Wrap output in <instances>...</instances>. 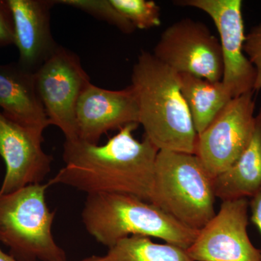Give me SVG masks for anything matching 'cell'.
Listing matches in <instances>:
<instances>
[{
	"mask_svg": "<svg viewBox=\"0 0 261 261\" xmlns=\"http://www.w3.org/2000/svg\"><path fill=\"white\" fill-rule=\"evenodd\" d=\"M138 123L122 127L103 145L65 140L61 168L49 183L86 192L125 194L151 202L159 149L145 137L136 140Z\"/></svg>",
	"mask_w": 261,
	"mask_h": 261,
	"instance_id": "6da1fadb",
	"label": "cell"
},
{
	"mask_svg": "<svg viewBox=\"0 0 261 261\" xmlns=\"http://www.w3.org/2000/svg\"><path fill=\"white\" fill-rule=\"evenodd\" d=\"M139 124L159 150L195 154L197 135L180 88L178 74L148 51H142L132 73Z\"/></svg>",
	"mask_w": 261,
	"mask_h": 261,
	"instance_id": "7a4b0ae2",
	"label": "cell"
},
{
	"mask_svg": "<svg viewBox=\"0 0 261 261\" xmlns=\"http://www.w3.org/2000/svg\"><path fill=\"white\" fill-rule=\"evenodd\" d=\"M82 219L89 234L108 248L123 239L140 236L160 239L187 250L199 232L152 202L125 194L87 195Z\"/></svg>",
	"mask_w": 261,
	"mask_h": 261,
	"instance_id": "3957f363",
	"label": "cell"
},
{
	"mask_svg": "<svg viewBox=\"0 0 261 261\" xmlns=\"http://www.w3.org/2000/svg\"><path fill=\"white\" fill-rule=\"evenodd\" d=\"M214 179L196 154L159 150L150 202L200 231L216 214Z\"/></svg>",
	"mask_w": 261,
	"mask_h": 261,
	"instance_id": "277c9868",
	"label": "cell"
},
{
	"mask_svg": "<svg viewBox=\"0 0 261 261\" xmlns=\"http://www.w3.org/2000/svg\"><path fill=\"white\" fill-rule=\"evenodd\" d=\"M49 182L0 194V243L18 261H65L53 234L56 211L46 200Z\"/></svg>",
	"mask_w": 261,
	"mask_h": 261,
	"instance_id": "5b68a950",
	"label": "cell"
},
{
	"mask_svg": "<svg viewBox=\"0 0 261 261\" xmlns=\"http://www.w3.org/2000/svg\"><path fill=\"white\" fill-rule=\"evenodd\" d=\"M35 80L50 125L62 130L65 140H78L75 110L81 94L90 84L80 58L58 46L35 72Z\"/></svg>",
	"mask_w": 261,
	"mask_h": 261,
	"instance_id": "8992f818",
	"label": "cell"
},
{
	"mask_svg": "<svg viewBox=\"0 0 261 261\" xmlns=\"http://www.w3.org/2000/svg\"><path fill=\"white\" fill-rule=\"evenodd\" d=\"M152 54L176 73L213 82L222 81L221 44L202 22L184 18L171 24L163 31Z\"/></svg>",
	"mask_w": 261,
	"mask_h": 261,
	"instance_id": "52a82bcc",
	"label": "cell"
},
{
	"mask_svg": "<svg viewBox=\"0 0 261 261\" xmlns=\"http://www.w3.org/2000/svg\"><path fill=\"white\" fill-rule=\"evenodd\" d=\"M255 92L233 98L197 138L195 154L215 178L247 148L255 124Z\"/></svg>",
	"mask_w": 261,
	"mask_h": 261,
	"instance_id": "ba28073f",
	"label": "cell"
},
{
	"mask_svg": "<svg viewBox=\"0 0 261 261\" xmlns=\"http://www.w3.org/2000/svg\"><path fill=\"white\" fill-rule=\"evenodd\" d=\"M249 200L222 201L219 212L187 249L193 261H261V250L247 233Z\"/></svg>",
	"mask_w": 261,
	"mask_h": 261,
	"instance_id": "9c48e42d",
	"label": "cell"
},
{
	"mask_svg": "<svg viewBox=\"0 0 261 261\" xmlns=\"http://www.w3.org/2000/svg\"><path fill=\"white\" fill-rule=\"evenodd\" d=\"M180 6L192 7L212 19L220 36L224 62L222 82L233 98L254 92L256 73L244 51L245 29L241 0H181Z\"/></svg>",
	"mask_w": 261,
	"mask_h": 261,
	"instance_id": "30bf717a",
	"label": "cell"
},
{
	"mask_svg": "<svg viewBox=\"0 0 261 261\" xmlns=\"http://www.w3.org/2000/svg\"><path fill=\"white\" fill-rule=\"evenodd\" d=\"M42 134L10 119L0 111V156L6 167L0 194L42 183L47 176L53 159L42 148Z\"/></svg>",
	"mask_w": 261,
	"mask_h": 261,
	"instance_id": "8fae6325",
	"label": "cell"
},
{
	"mask_svg": "<svg viewBox=\"0 0 261 261\" xmlns=\"http://www.w3.org/2000/svg\"><path fill=\"white\" fill-rule=\"evenodd\" d=\"M75 119L79 140L97 144L109 130L130 123L139 124L135 92L130 86L121 90H109L90 83L77 103Z\"/></svg>",
	"mask_w": 261,
	"mask_h": 261,
	"instance_id": "7c38bea8",
	"label": "cell"
},
{
	"mask_svg": "<svg viewBox=\"0 0 261 261\" xmlns=\"http://www.w3.org/2000/svg\"><path fill=\"white\" fill-rule=\"evenodd\" d=\"M14 23V44L19 51L18 63L36 71L58 47L51 34L50 0H8Z\"/></svg>",
	"mask_w": 261,
	"mask_h": 261,
	"instance_id": "4fadbf2b",
	"label": "cell"
},
{
	"mask_svg": "<svg viewBox=\"0 0 261 261\" xmlns=\"http://www.w3.org/2000/svg\"><path fill=\"white\" fill-rule=\"evenodd\" d=\"M0 108L20 124L44 132L50 126L36 84L35 73L17 63L0 65Z\"/></svg>",
	"mask_w": 261,
	"mask_h": 261,
	"instance_id": "5bb4252c",
	"label": "cell"
},
{
	"mask_svg": "<svg viewBox=\"0 0 261 261\" xmlns=\"http://www.w3.org/2000/svg\"><path fill=\"white\" fill-rule=\"evenodd\" d=\"M214 187L221 201L250 198L261 189V108L250 143L232 166L214 178Z\"/></svg>",
	"mask_w": 261,
	"mask_h": 261,
	"instance_id": "9a60e30c",
	"label": "cell"
},
{
	"mask_svg": "<svg viewBox=\"0 0 261 261\" xmlns=\"http://www.w3.org/2000/svg\"><path fill=\"white\" fill-rule=\"evenodd\" d=\"M182 95L197 135L205 130L220 111L233 99L226 86L187 73H178Z\"/></svg>",
	"mask_w": 261,
	"mask_h": 261,
	"instance_id": "2e32d148",
	"label": "cell"
},
{
	"mask_svg": "<svg viewBox=\"0 0 261 261\" xmlns=\"http://www.w3.org/2000/svg\"><path fill=\"white\" fill-rule=\"evenodd\" d=\"M108 249V261H193L185 249L171 244L154 243L145 237L123 239Z\"/></svg>",
	"mask_w": 261,
	"mask_h": 261,
	"instance_id": "e0dca14e",
	"label": "cell"
},
{
	"mask_svg": "<svg viewBox=\"0 0 261 261\" xmlns=\"http://www.w3.org/2000/svg\"><path fill=\"white\" fill-rule=\"evenodd\" d=\"M111 2L135 29H149L161 25L160 8L154 1L111 0Z\"/></svg>",
	"mask_w": 261,
	"mask_h": 261,
	"instance_id": "ac0fdd59",
	"label": "cell"
},
{
	"mask_svg": "<svg viewBox=\"0 0 261 261\" xmlns=\"http://www.w3.org/2000/svg\"><path fill=\"white\" fill-rule=\"evenodd\" d=\"M55 4L73 7L114 25L125 34H132L135 27L116 9L111 0H59Z\"/></svg>",
	"mask_w": 261,
	"mask_h": 261,
	"instance_id": "d6986e66",
	"label": "cell"
},
{
	"mask_svg": "<svg viewBox=\"0 0 261 261\" xmlns=\"http://www.w3.org/2000/svg\"><path fill=\"white\" fill-rule=\"evenodd\" d=\"M245 56L255 68L256 73L254 92L261 89V22L250 29L244 43Z\"/></svg>",
	"mask_w": 261,
	"mask_h": 261,
	"instance_id": "ffe728a7",
	"label": "cell"
},
{
	"mask_svg": "<svg viewBox=\"0 0 261 261\" xmlns=\"http://www.w3.org/2000/svg\"><path fill=\"white\" fill-rule=\"evenodd\" d=\"M15 32L13 15L8 0H0V47L14 44Z\"/></svg>",
	"mask_w": 261,
	"mask_h": 261,
	"instance_id": "44dd1931",
	"label": "cell"
},
{
	"mask_svg": "<svg viewBox=\"0 0 261 261\" xmlns=\"http://www.w3.org/2000/svg\"><path fill=\"white\" fill-rule=\"evenodd\" d=\"M249 208L251 211L250 220L261 233V189L250 197Z\"/></svg>",
	"mask_w": 261,
	"mask_h": 261,
	"instance_id": "7402d4cb",
	"label": "cell"
},
{
	"mask_svg": "<svg viewBox=\"0 0 261 261\" xmlns=\"http://www.w3.org/2000/svg\"><path fill=\"white\" fill-rule=\"evenodd\" d=\"M0 261H18L15 258L13 255L10 254L5 253L1 248H0Z\"/></svg>",
	"mask_w": 261,
	"mask_h": 261,
	"instance_id": "603a6c76",
	"label": "cell"
},
{
	"mask_svg": "<svg viewBox=\"0 0 261 261\" xmlns=\"http://www.w3.org/2000/svg\"><path fill=\"white\" fill-rule=\"evenodd\" d=\"M78 261H108V259L107 255H105V256H97V255H92V256L86 257V258H84L82 259V260Z\"/></svg>",
	"mask_w": 261,
	"mask_h": 261,
	"instance_id": "cb8c5ba5",
	"label": "cell"
}]
</instances>
